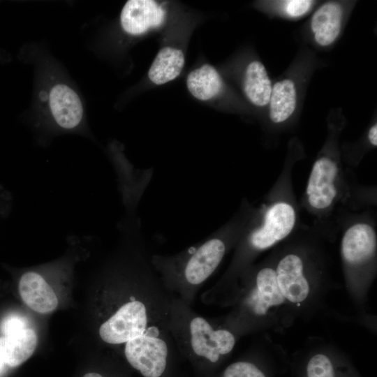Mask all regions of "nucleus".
Instances as JSON below:
<instances>
[{
	"mask_svg": "<svg viewBox=\"0 0 377 377\" xmlns=\"http://www.w3.org/2000/svg\"><path fill=\"white\" fill-rule=\"evenodd\" d=\"M273 259L277 285L293 320L311 318L323 306L330 290L318 252L309 245L293 244Z\"/></svg>",
	"mask_w": 377,
	"mask_h": 377,
	"instance_id": "obj_1",
	"label": "nucleus"
},
{
	"mask_svg": "<svg viewBox=\"0 0 377 377\" xmlns=\"http://www.w3.org/2000/svg\"><path fill=\"white\" fill-rule=\"evenodd\" d=\"M239 306V318L246 328L280 332L294 323L277 285L273 256L248 267Z\"/></svg>",
	"mask_w": 377,
	"mask_h": 377,
	"instance_id": "obj_2",
	"label": "nucleus"
},
{
	"mask_svg": "<svg viewBox=\"0 0 377 377\" xmlns=\"http://www.w3.org/2000/svg\"><path fill=\"white\" fill-rule=\"evenodd\" d=\"M377 236L367 221H357L344 231L340 246L346 290L354 304L364 310L376 272Z\"/></svg>",
	"mask_w": 377,
	"mask_h": 377,
	"instance_id": "obj_3",
	"label": "nucleus"
},
{
	"mask_svg": "<svg viewBox=\"0 0 377 377\" xmlns=\"http://www.w3.org/2000/svg\"><path fill=\"white\" fill-rule=\"evenodd\" d=\"M296 221L295 206L284 199H279L269 204L258 224L251 216L239 239V249L232 273L242 272L253 258L288 237L294 230Z\"/></svg>",
	"mask_w": 377,
	"mask_h": 377,
	"instance_id": "obj_4",
	"label": "nucleus"
},
{
	"mask_svg": "<svg viewBox=\"0 0 377 377\" xmlns=\"http://www.w3.org/2000/svg\"><path fill=\"white\" fill-rule=\"evenodd\" d=\"M147 312L146 306L142 302L132 298L101 325L100 337L106 343L119 344L152 331L157 327H147Z\"/></svg>",
	"mask_w": 377,
	"mask_h": 377,
	"instance_id": "obj_5",
	"label": "nucleus"
},
{
	"mask_svg": "<svg viewBox=\"0 0 377 377\" xmlns=\"http://www.w3.org/2000/svg\"><path fill=\"white\" fill-rule=\"evenodd\" d=\"M160 335L157 327L126 343V360L144 377H159L165 371L168 348Z\"/></svg>",
	"mask_w": 377,
	"mask_h": 377,
	"instance_id": "obj_6",
	"label": "nucleus"
},
{
	"mask_svg": "<svg viewBox=\"0 0 377 377\" xmlns=\"http://www.w3.org/2000/svg\"><path fill=\"white\" fill-rule=\"evenodd\" d=\"M191 343L194 353L211 362L229 354L235 347L234 334L226 329L214 330L203 318H194L190 323Z\"/></svg>",
	"mask_w": 377,
	"mask_h": 377,
	"instance_id": "obj_7",
	"label": "nucleus"
},
{
	"mask_svg": "<svg viewBox=\"0 0 377 377\" xmlns=\"http://www.w3.org/2000/svg\"><path fill=\"white\" fill-rule=\"evenodd\" d=\"M49 110L54 125L71 131L79 128L83 119V106L80 96L68 85L57 83L48 94Z\"/></svg>",
	"mask_w": 377,
	"mask_h": 377,
	"instance_id": "obj_8",
	"label": "nucleus"
},
{
	"mask_svg": "<svg viewBox=\"0 0 377 377\" xmlns=\"http://www.w3.org/2000/svg\"><path fill=\"white\" fill-rule=\"evenodd\" d=\"M303 377H357L346 356L334 346H316L306 355Z\"/></svg>",
	"mask_w": 377,
	"mask_h": 377,
	"instance_id": "obj_9",
	"label": "nucleus"
},
{
	"mask_svg": "<svg viewBox=\"0 0 377 377\" xmlns=\"http://www.w3.org/2000/svg\"><path fill=\"white\" fill-rule=\"evenodd\" d=\"M165 16V10L155 1L129 0L121 10L120 22L126 33L137 36L161 26Z\"/></svg>",
	"mask_w": 377,
	"mask_h": 377,
	"instance_id": "obj_10",
	"label": "nucleus"
},
{
	"mask_svg": "<svg viewBox=\"0 0 377 377\" xmlns=\"http://www.w3.org/2000/svg\"><path fill=\"white\" fill-rule=\"evenodd\" d=\"M19 293L23 302L32 310L47 313L57 307V297L50 284L38 272H24L19 281Z\"/></svg>",
	"mask_w": 377,
	"mask_h": 377,
	"instance_id": "obj_11",
	"label": "nucleus"
},
{
	"mask_svg": "<svg viewBox=\"0 0 377 377\" xmlns=\"http://www.w3.org/2000/svg\"><path fill=\"white\" fill-rule=\"evenodd\" d=\"M343 10L335 2L322 5L313 13L311 29L316 42L320 46H328L339 36L341 28Z\"/></svg>",
	"mask_w": 377,
	"mask_h": 377,
	"instance_id": "obj_12",
	"label": "nucleus"
},
{
	"mask_svg": "<svg viewBox=\"0 0 377 377\" xmlns=\"http://www.w3.org/2000/svg\"><path fill=\"white\" fill-rule=\"evenodd\" d=\"M37 343V335L30 328L0 337V357L7 367H16L31 356Z\"/></svg>",
	"mask_w": 377,
	"mask_h": 377,
	"instance_id": "obj_13",
	"label": "nucleus"
},
{
	"mask_svg": "<svg viewBox=\"0 0 377 377\" xmlns=\"http://www.w3.org/2000/svg\"><path fill=\"white\" fill-rule=\"evenodd\" d=\"M183 52L177 48L165 47L154 58L148 71L149 80L157 85L163 84L177 77L184 66Z\"/></svg>",
	"mask_w": 377,
	"mask_h": 377,
	"instance_id": "obj_14",
	"label": "nucleus"
},
{
	"mask_svg": "<svg viewBox=\"0 0 377 377\" xmlns=\"http://www.w3.org/2000/svg\"><path fill=\"white\" fill-rule=\"evenodd\" d=\"M272 85L265 66L259 61H253L246 66L244 91L248 99L258 107L268 104Z\"/></svg>",
	"mask_w": 377,
	"mask_h": 377,
	"instance_id": "obj_15",
	"label": "nucleus"
},
{
	"mask_svg": "<svg viewBox=\"0 0 377 377\" xmlns=\"http://www.w3.org/2000/svg\"><path fill=\"white\" fill-rule=\"evenodd\" d=\"M186 87L194 98L205 101L221 92L223 82L219 73L212 66L204 64L188 73Z\"/></svg>",
	"mask_w": 377,
	"mask_h": 377,
	"instance_id": "obj_16",
	"label": "nucleus"
},
{
	"mask_svg": "<svg viewBox=\"0 0 377 377\" xmlns=\"http://www.w3.org/2000/svg\"><path fill=\"white\" fill-rule=\"evenodd\" d=\"M297 93L293 80L285 79L272 86L269 101V118L272 122L279 124L287 120L296 108Z\"/></svg>",
	"mask_w": 377,
	"mask_h": 377,
	"instance_id": "obj_17",
	"label": "nucleus"
},
{
	"mask_svg": "<svg viewBox=\"0 0 377 377\" xmlns=\"http://www.w3.org/2000/svg\"><path fill=\"white\" fill-rule=\"evenodd\" d=\"M223 377H268L257 364L248 361H239L226 367Z\"/></svg>",
	"mask_w": 377,
	"mask_h": 377,
	"instance_id": "obj_18",
	"label": "nucleus"
},
{
	"mask_svg": "<svg viewBox=\"0 0 377 377\" xmlns=\"http://www.w3.org/2000/svg\"><path fill=\"white\" fill-rule=\"evenodd\" d=\"M312 5L309 0H289L285 1V11L290 17H300L306 13Z\"/></svg>",
	"mask_w": 377,
	"mask_h": 377,
	"instance_id": "obj_19",
	"label": "nucleus"
},
{
	"mask_svg": "<svg viewBox=\"0 0 377 377\" xmlns=\"http://www.w3.org/2000/svg\"><path fill=\"white\" fill-rule=\"evenodd\" d=\"M26 320L19 316H11L4 320L2 330L4 336H8L28 328Z\"/></svg>",
	"mask_w": 377,
	"mask_h": 377,
	"instance_id": "obj_20",
	"label": "nucleus"
},
{
	"mask_svg": "<svg viewBox=\"0 0 377 377\" xmlns=\"http://www.w3.org/2000/svg\"><path fill=\"white\" fill-rule=\"evenodd\" d=\"M11 198L9 194L0 187V215L3 216L8 212L10 206Z\"/></svg>",
	"mask_w": 377,
	"mask_h": 377,
	"instance_id": "obj_21",
	"label": "nucleus"
},
{
	"mask_svg": "<svg viewBox=\"0 0 377 377\" xmlns=\"http://www.w3.org/2000/svg\"><path fill=\"white\" fill-rule=\"evenodd\" d=\"M368 138L370 143L376 147L377 145V125L375 124L373 125L369 130L368 132Z\"/></svg>",
	"mask_w": 377,
	"mask_h": 377,
	"instance_id": "obj_22",
	"label": "nucleus"
},
{
	"mask_svg": "<svg viewBox=\"0 0 377 377\" xmlns=\"http://www.w3.org/2000/svg\"><path fill=\"white\" fill-rule=\"evenodd\" d=\"M6 367L7 366L6 365V364L3 362V361L0 357V375H1L3 373Z\"/></svg>",
	"mask_w": 377,
	"mask_h": 377,
	"instance_id": "obj_23",
	"label": "nucleus"
},
{
	"mask_svg": "<svg viewBox=\"0 0 377 377\" xmlns=\"http://www.w3.org/2000/svg\"><path fill=\"white\" fill-rule=\"evenodd\" d=\"M83 377H103V376L96 373H89V374H85Z\"/></svg>",
	"mask_w": 377,
	"mask_h": 377,
	"instance_id": "obj_24",
	"label": "nucleus"
}]
</instances>
